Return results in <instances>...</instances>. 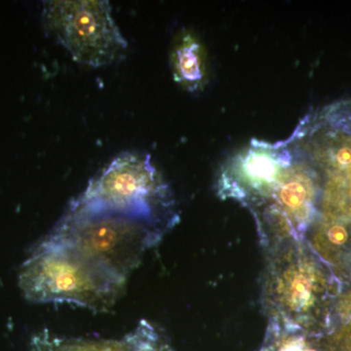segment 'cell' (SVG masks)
Returning a JSON list of instances; mask_svg holds the SVG:
<instances>
[{"instance_id": "8992f818", "label": "cell", "mask_w": 351, "mask_h": 351, "mask_svg": "<svg viewBox=\"0 0 351 351\" xmlns=\"http://www.w3.org/2000/svg\"><path fill=\"white\" fill-rule=\"evenodd\" d=\"M170 60L173 77L182 89L191 94L204 90L209 77L206 50L193 32L182 31L176 36Z\"/></svg>"}, {"instance_id": "7a4b0ae2", "label": "cell", "mask_w": 351, "mask_h": 351, "mask_svg": "<svg viewBox=\"0 0 351 351\" xmlns=\"http://www.w3.org/2000/svg\"><path fill=\"white\" fill-rule=\"evenodd\" d=\"M69 206L137 219L161 232L178 219L169 186L151 156L138 152L115 157Z\"/></svg>"}, {"instance_id": "30bf717a", "label": "cell", "mask_w": 351, "mask_h": 351, "mask_svg": "<svg viewBox=\"0 0 351 351\" xmlns=\"http://www.w3.org/2000/svg\"><path fill=\"white\" fill-rule=\"evenodd\" d=\"M350 193H351V186H350Z\"/></svg>"}, {"instance_id": "277c9868", "label": "cell", "mask_w": 351, "mask_h": 351, "mask_svg": "<svg viewBox=\"0 0 351 351\" xmlns=\"http://www.w3.org/2000/svg\"><path fill=\"white\" fill-rule=\"evenodd\" d=\"M41 19L48 36L83 66H110L122 59L128 48L107 0L44 1Z\"/></svg>"}, {"instance_id": "ba28073f", "label": "cell", "mask_w": 351, "mask_h": 351, "mask_svg": "<svg viewBox=\"0 0 351 351\" xmlns=\"http://www.w3.org/2000/svg\"><path fill=\"white\" fill-rule=\"evenodd\" d=\"M329 239L334 243L343 244L348 239V233H346L345 228H341V226H332L331 230H329Z\"/></svg>"}, {"instance_id": "8fae6325", "label": "cell", "mask_w": 351, "mask_h": 351, "mask_svg": "<svg viewBox=\"0 0 351 351\" xmlns=\"http://www.w3.org/2000/svg\"><path fill=\"white\" fill-rule=\"evenodd\" d=\"M350 165H351V163H350Z\"/></svg>"}, {"instance_id": "6da1fadb", "label": "cell", "mask_w": 351, "mask_h": 351, "mask_svg": "<svg viewBox=\"0 0 351 351\" xmlns=\"http://www.w3.org/2000/svg\"><path fill=\"white\" fill-rule=\"evenodd\" d=\"M126 282L71 249L46 239L34 249L19 274L27 301L69 302L97 313L114 306Z\"/></svg>"}, {"instance_id": "5b68a950", "label": "cell", "mask_w": 351, "mask_h": 351, "mask_svg": "<svg viewBox=\"0 0 351 351\" xmlns=\"http://www.w3.org/2000/svg\"><path fill=\"white\" fill-rule=\"evenodd\" d=\"M294 136L286 142L271 143L252 140L226 164L225 184L237 193H265L278 184L294 161Z\"/></svg>"}, {"instance_id": "3957f363", "label": "cell", "mask_w": 351, "mask_h": 351, "mask_svg": "<svg viewBox=\"0 0 351 351\" xmlns=\"http://www.w3.org/2000/svg\"><path fill=\"white\" fill-rule=\"evenodd\" d=\"M156 228L107 212H87L69 206L47 241L62 245L127 280L143 255L160 239Z\"/></svg>"}, {"instance_id": "9c48e42d", "label": "cell", "mask_w": 351, "mask_h": 351, "mask_svg": "<svg viewBox=\"0 0 351 351\" xmlns=\"http://www.w3.org/2000/svg\"><path fill=\"white\" fill-rule=\"evenodd\" d=\"M336 159L338 163L341 165H348L351 163V149L348 147H343L338 149L336 154Z\"/></svg>"}, {"instance_id": "52a82bcc", "label": "cell", "mask_w": 351, "mask_h": 351, "mask_svg": "<svg viewBox=\"0 0 351 351\" xmlns=\"http://www.w3.org/2000/svg\"><path fill=\"white\" fill-rule=\"evenodd\" d=\"M32 351H133L128 339L64 338L43 331L32 339Z\"/></svg>"}]
</instances>
